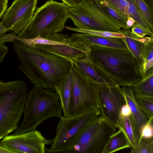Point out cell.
Listing matches in <instances>:
<instances>
[{
	"mask_svg": "<svg viewBox=\"0 0 153 153\" xmlns=\"http://www.w3.org/2000/svg\"><path fill=\"white\" fill-rule=\"evenodd\" d=\"M53 141L45 138L36 129L19 134H8L0 140L14 153H45L46 145L51 144Z\"/></svg>",
	"mask_w": 153,
	"mask_h": 153,
	"instance_id": "obj_11",
	"label": "cell"
},
{
	"mask_svg": "<svg viewBox=\"0 0 153 153\" xmlns=\"http://www.w3.org/2000/svg\"><path fill=\"white\" fill-rule=\"evenodd\" d=\"M131 153H153V139H143L137 146L131 148Z\"/></svg>",
	"mask_w": 153,
	"mask_h": 153,
	"instance_id": "obj_29",
	"label": "cell"
},
{
	"mask_svg": "<svg viewBox=\"0 0 153 153\" xmlns=\"http://www.w3.org/2000/svg\"><path fill=\"white\" fill-rule=\"evenodd\" d=\"M33 49L44 50L63 57L71 62L81 59L89 54L85 49L64 45H35Z\"/></svg>",
	"mask_w": 153,
	"mask_h": 153,
	"instance_id": "obj_15",
	"label": "cell"
},
{
	"mask_svg": "<svg viewBox=\"0 0 153 153\" xmlns=\"http://www.w3.org/2000/svg\"><path fill=\"white\" fill-rule=\"evenodd\" d=\"M8 0H0V19L7 9Z\"/></svg>",
	"mask_w": 153,
	"mask_h": 153,
	"instance_id": "obj_34",
	"label": "cell"
},
{
	"mask_svg": "<svg viewBox=\"0 0 153 153\" xmlns=\"http://www.w3.org/2000/svg\"><path fill=\"white\" fill-rule=\"evenodd\" d=\"M120 115L123 116H128L131 115L130 108L127 103H126L121 107Z\"/></svg>",
	"mask_w": 153,
	"mask_h": 153,
	"instance_id": "obj_33",
	"label": "cell"
},
{
	"mask_svg": "<svg viewBox=\"0 0 153 153\" xmlns=\"http://www.w3.org/2000/svg\"><path fill=\"white\" fill-rule=\"evenodd\" d=\"M88 56L97 72L110 85L131 86L141 79L137 61L128 50L93 46Z\"/></svg>",
	"mask_w": 153,
	"mask_h": 153,
	"instance_id": "obj_2",
	"label": "cell"
},
{
	"mask_svg": "<svg viewBox=\"0 0 153 153\" xmlns=\"http://www.w3.org/2000/svg\"><path fill=\"white\" fill-rule=\"evenodd\" d=\"M140 13L153 32V12L143 0H134Z\"/></svg>",
	"mask_w": 153,
	"mask_h": 153,
	"instance_id": "obj_27",
	"label": "cell"
},
{
	"mask_svg": "<svg viewBox=\"0 0 153 153\" xmlns=\"http://www.w3.org/2000/svg\"><path fill=\"white\" fill-rule=\"evenodd\" d=\"M69 7L80 5L85 0H61Z\"/></svg>",
	"mask_w": 153,
	"mask_h": 153,
	"instance_id": "obj_32",
	"label": "cell"
},
{
	"mask_svg": "<svg viewBox=\"0 0 153 153\" xmlns=\"http://www.w3.org/2000/svg\"><path fill=\"white\" fill-rule=\"evenodd\" d=\"M0 153H14L13 152L4 146L0 140Z\"/></svg>",
	"mask_w": 153,
	"mask_h": 153,
	"instance_id": "obj_36",
	"label": "cell"
},
{
	"mask_svg": "<svg viewBox=\"0 0 153 153\" xmlns=\"http://www.w3.org/2000/svg\"><path fill=\"white\" fill-rule=\"evenodd\" d=\"M62 111L60 99L56 92L34 86L27 95L22 123L13 134L35 130L48 119L60 118Z\"/></svg>",
	"mask_w": 153,
	"mask_h": 153,
	"instance_id": "obj_3",
	"label": "cell"
},
{
	"mask_svg": "<svg viewBox=\"0 0 153 153\" xmlns=\"http://www.w3.org/2000/svg\"><path fill=\"white\" fill-rule=\"evenodd\" d=\"M134 93L140 95L153 96V71L131 86Z\"/></svg>",
	"mask_w": 153,
	"mask_h": 153,
	"instance_id": "obj_24",
	"label": "cell"
},
{
	"mask_svg": "<svg viewBox=\"0 0 153 153\" xmlns=\"http://www.w3.org/2000/svg\"><path fill=\"white\" fill-rule=\"evenodd\" d=\"M119 32L124 36L121 39L126 45L127 50L137 60L138 66L145 43L153 40V37L145 36L142 38H137L131 33L130 29L121 28Z\"/></svg>",
	"mask_w": 153,
	"mask_h": 153,
	"instance_id": "obj_17",
	"label": "cell"
},
{
	"mask_svg": "<svg viewBox=\"0 0 153 153\" xmlns=\"http://www.w3.org/2000/svg\"><path fill=\"white\" fill-rule=\"evenodd\" d=\"M71 71L73 82L68 117L78 115L99 108L98 84L81 74L74 68L73 64Z\"/></svg>",
	"mask_w": 153,
	"mask_h": 153,
	"instance_id": "obj_9",
	"label": "cell"
},
{
	"mask_svg": "<svg viewBox=\"0 0 153 153\" xmlns=\"http://www.w3.org/2000/svg\"><path fill=\"white\" fill-rule=\"evenodd\" d=\"M68 16L81 30L118 33L121 29L98 0H85L79 6L69 7Z\"/></svg>",
	"mask_w": 153,
	"mask_h": 153,
	"instance_id": "obj_7",
	"label": "cell"
},
{
	"mask_svg": "<svg viewBox=\"0 0 153 153\" xmlns=\"http://www.w3.org/2000/svg\"><path fill=\"white\" fill-rule=\"evenodd\" d=\"M153 12V0H143Z\"/></svg>",
	"mask_w": 153,
	"mask_h": 153,
	"instance_id": "obj_39",
	"label": "cell"
},
{
	"mask_svg": "<svg viewBox=\"0 0 153 153\" xmlns=\"http://www.w3.org/2000/svg\"><path fill=\"white\" fill-rule=\"evenodd\" d=\"M135 23V21L133 18L131 17L128 18V19L126 22V24L129 29H131Z\"/></svg>",
	"mask_w": 153,
	"mask_h": 153,
	"instance_id": "obj_37",
	"label": "cell"
},
{
	"mask_svg": "<svg viewBox=\"0 0 153 153\" xmlns=\"http://www.w3.org/2000/svg\"><path fill=\"white\" fill-rule=\"evenodd\" d=\"M124 14L127 18L131 17L135 23L140 25L152 36L153 32L145 22L140 13L134 0H106Z\"/></svg>",
	"mask_w": 153,
	"mask_h": 153,
	"instance_id": "obj_16",
	"label": "cell"
},
{
	"mask_svg": "<svg viewBox=\"0 0 153 153\" xmlns=\"http://www.w3.org/2000/svg\"><path fill=\"white\" fill-rule=\"evenodd\" d=\"M8 52V49L4 44H0V64L3 61L6 54Z\"/></svg>",
	"mask_w": 153,
	"mask_h": 153,
	"instance_id": "obj_35",
	"label": "cell"
},
{
	"mask_svg": "<svg viewBox=\"0 0 153 153\" xmlns=\"http://www.w3.org/2000/svg\"><path fill=\"white\" fill-rule=\"evenodd\" d=\"M69 8L63 2L47 1L36 9L31 20L17 36L30 39L62 32L68 18Z\"/></svg>",
	"mask_w": 153,
	"mask_h": 153,
	"instance_id": "obj_5",
	"label": "cell"
},
{
	"mask_svg": "<svg viewBox=\"0 0 153 153\" xmlns=\"http://www.w3.org/2000/svg\"><path fill=\"white\" fill-rule=\"evenodd\" d=\"M27 93L24 81H0V140L18 128Z\"/></svg>",
	"mask_w": 153,
	"mask_h": 153,
	"instance_id": "obj_4",
	"label": "cell"
},
{
	"mask_svg": "<svg viewBox=\"0 0 153 153\" xmlns=\"http://www.w3.org/2000/svg\"><path fill=\"white\" fill-rule=\"evenodd\" d=\"M153 117L149 118L148 121L141 128L138 143L143 139L153 138Z\"/></svg>",
	"mask_w": 153,
	"mask_h": 153,
	"instance_id": "obj_30",
	"label": "cell"
},
{
	"mask_svg": "<svg viewBox=\"0 0 153 153\" xmlns=\"http://www.w3.org/2000/svg\"><path fill=\"white\" fill-rule=\"evenodd\" d=\"M131 148L129 140L123 131L119 129L109 138L102 153H111Z\"/></svg>",
	"mask_w": 153,
	"mask_h": 153,
	"instance_id": "obj_22",
	"label": "cell"
},
{
	"mask_svg": "<svg viewBox=\"0 0 153 153\" xmlns=\"http://www.w3.org/2000/svg\"><path fill=\"white\" fill-rule=\"evenodd\" d=\"M131 31L133 35L137 38H143L146 35L153 37L144 28L139 24H134L131 27Z\"/></svg>",
	"mask_w": 153,
	"mask_h": 153,
	"instance_id": "obj_31",
	"label": "cell"
},
{
	"mask_svg": "<svg viewBox=\"0 0 153 153\" xmlns=\"http://www.w3.org/2000/svg\"><path fill=\"white\" fill-rule=\"evenodd\" d=\"M118 126L127 138L131 148L136 147L138 144L140 134L131 115L123 116L120 115Z\"/></svg>",
	"mask_w": 153,
	"mask_h": 153,
	"instance_id": "obj_21",
	"label": "cell"
},
{
	"mask_svg": "<svg viewBox=\"0 0 153 153\" xmlns=\"http://www.w3.org/2000/svg\"><path fill=\"white\" fill-rule=\"evenodd\" d=\"M14 49L21 63L19 68L34 86L54 91L71 71L72 62L45 51L27 47L18 40Z\"/></svg>",
	"mask_w": 153,
	"mask_h": 153,
	"instance_id": "obj_1",
	"label": "cell"
},
{
	"mask_svg": "<svg viewBox=\"0 0 153 153\" xmlns=\"http://www.w3.org/2000/svg\"><path fill=\"white\" fill-rule=\"evenodd\" d=\"M138 68L141 78L153 71V40L145 43Z\"/></svg>",
	"mask_w": 153,
	"mask_h": 153,
	"instance_id": "obj_23",
	"label": "cell"
},
{
	"mask_svg": "<svg viewBox=\"0 0 153 153\" xmlns=\"http://www.w3.org/2000/svg\"><path fill=\"white\" fill-rule=\"evenodd\" d=\"M72 63L74 68L81 74L90 79L98 85H110L106 80L97 72L88 56L74 60Z\"/></svg>",
	"mask_w": 153,
	"mask_h": 153,
	"instance_id": "obj_19",
	"label": "cell"
},
{
	"mask_svg": "<svg viewBox=\"0 0 153 153\" xmlns=\"http://www.w3.org/2000/svg\"><path fill=\"white\" fill-rule=\"evenodd\" d=\"M121 89L131 112V115L136 124L140 134L141 129L148 121L149 118L142 111L134 97V92L130 86H122Z\"/></svg>",
	"mask_w": 153,
	"mask_h": 153,
	"instance_id": "obj_18",
	"label": "cell"
},
{
	"mask_svg": "<svg viewBox=\"0 0 153 153\" xmlns=\"http://www.w3.org/2000/svg\"><path fill=\"white\" fill-rule=\"evenodd\" d=\"M116 128L100 115L88 124L61 153H102Z\"/></svg>",
	"mask_w": 153,
	"mask_h": 153,
	"instance_id": "obj_6",
	"label": "cell"
},
{
	"mask_svg": "<svg viewBox=\"0 0 153 153\" xmlns=\"http://www.w3.org/2000/svg\"><path fill=\"white\" fill-rule=\"evenodd\" d=\"M135 100L142 111L149 118L153 117V96L134 93Z\"/></svg>",
	"mask_w": 153,
	"mask_h": 153,
	"instance_id": "obj_26",
	"label": "cell"
},
{
	"mask_svg": "<svg viewBox=\"0 0 153 153\" xmlns=\"http://www.w3.org/2000/svg\"><path fill=\"white\" fill-rule=\"evenodd\" d=\"M73 41L82 44L91 50L93 46L128 50L121 38L99 36L86 33L76 32L70 37Z\"/></svg>",
	"mask_w": 153,
	"mask_h": 153,
	"instance_id": "obj_13",
	"label": "cell"
},
{
	"mask_svg": "<svg viewBox=\"0 0 153 153\" xmlns=\"http://www.w3.org/2000/svg\"><path fill=\"white\" fill-rule=\"evenodd\" d=\"M38 0H14L2 16L1 22L7 30L19 33L31 20Z\"/></svg>",
	"mask_w": 153,
	"mask_h": 153,
	"instance_id": "obj_12",
	"label": "cell"
},
{
	"mask_svg": "<svg viewBox=\"0 0 153 153\" xmlns=\"http://www.w3.org/2000/svg\"><path fill=\"white\" fill-rule=\"evenodd\" d=\"M15 39L32 49L37 45H64L80 48L87 50L85 46L73 41L68 35L59 33L51 34L45 36L39 35L30 39L22 38L16 36Z\"/></svg>",
	"mask_w": 153,
	"mask_h": 153,
	"instance_id": "obj_14",
	"label": "cell"
},
{
	"mask_svg": "<svg viewBox=\"0 0 153 153\" xmlns=\"http://www.w3.org/2000/svg\"><path fill=\"white\" fill-rule=\"evenodd\" d=\"M98 1L102 7L121 28L129 29L126 24L128 18L123 14L112 5L107 0Z\"/></svg>",
	"mask_w": 153,
	"mask_h": 153,
	"instance_id": "obj_25",
	"label": "cell"
},
{
	"mask_svg": "<svg viewBox=\"0 0 153 153\" xmlns=\"http://www.w3.org/2000/svg\"><path fill=\"white\" fill-rule=\"evenodd\" d=\"M7 32V30L2 24L0 19V37L4 35Z\"/></svg>",
	"mask_w": 153,
	"mask_h": 153,
	"instance_id": "obj_38",
	"label": "cell"
},
{
	"mask_svg": "<svg viewBox=\"0 0 153 153\" xmlns=\"http://www.w3.org/2000/svg\"><path fill=\"white\" fill-rule=\"evenodd\" d=\"M66 29L76 32L85 33L91 35L99 36L106 37H116L122 38L124 37V36L120 33L113 32L107 31L99 30H83L79 29L77 28L66 26L65 27Z\"/></svg>",
	"mask_w": 153,
	"mask_h": 153,
	"instance_id": "obj_28",
	"label": "cell"
},
{
	"mask_svg": "<svg viewBox=\"0 0 153 153\" xmlns=\"http://www.w3.org/2000/svg\"><path fill=\"white\" fill-rule=\"evenodd\" d=\"M73 82L72 74L71 71L54 88V91L58 94L60 99L62 112L65 117L68 115Z\"/></svg>",
	"mask_w": 153,
	"mask_h": 153,
	"instance_id": "obj_20",
	"label": "cell"
},
{
	"mask_svg": "<svg viewBox=\"0 0 153 153\" xmlns=\"http://www.w3.org/2000/svg\"><path fill=\"white\" fill-rule=\"evenodd\" d=\"M100 115L99 108L72 117H61L56 135L47 153H61L68 148L83 129Z\"/></svg>",
	"mask_w": 153,
	"mask_h": 153,
	"instance_id": "obj_8",
	"label": "cell"
},
{
	"mask_svg": "<svg viewBox=\"0 0 153 153\" xmlns=\"http://www.w3.org/2000/svg\"><path fill=\"white\" fill-rule=\"evenodd\" d=\"M97 95L100 115L118 128L120 109L126 103L121 87L117 84H98Z\"/></svg>",
	"mask_w": 153,
	"mask_h": 153,
	"instance_id": "obj_10",
	"label": "cell"
}]
</instances>
